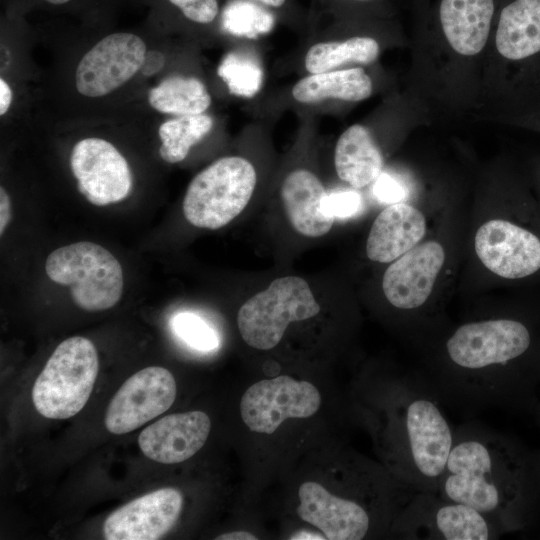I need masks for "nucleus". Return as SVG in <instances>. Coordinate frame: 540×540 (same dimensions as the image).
Returning a JSON list of instances; mask_svg holds the SVG:
<instances>
[{
	"mask_svg": "<svg viewBox=\"0 0 540 540\" xmlns=\"http://www.w3.org/2000/svg\"><path fill=\"white\" fill-rule=\"evenodd\" d=\"M372 93V81L362 68L311 74L299 80L292 89L298 102L310 104L333 98L361 101Z\"/></svg>",
	"mask_w": 540,
	"mask_h": 540,
	"instance_id": "5701e85b",
	"label": "nucleus"
},
{
	"mask_svg": "<svg viewBox=\"0 0 540 540\" xmlns=\"http://www.w3.org/2000/svg\"><path fill=\"white\" fill-rule=\"evenodd\" d=\"M361 207V196L354 190H337L327 193L323 203L324 212L334 219L354 216Z\"/></svg>",
	"mask_w": 540,
	"mask_h": 540,
	"instance_id": "c756f323",
	"label": "nucleus"
},
{
	"mask_svg": "<svg viewBox=\"0 0 540 540\" xmlns=\"http://www.w3.org/2000/svg\"><path fill=\"white\" fill-rule=\"evenodd\" d=\"M334 163L338 177L358 189L380 175L383 157L368 129L354 124L338 138Z\"/></svg>",
	"mask_w": 540,
	"mask_h": 540,
	"instance_id": "4be33fe9",
	"label": "nucleus"
},
{
	"mask_svg": "<svg viewBox=\"0 0 540 540\" xmlns=\"http://www.w3.org/2000/svg\"><path fill=\"white\" fill-rule=\"evenodd\" d=\"M51 281L68 286L74 303L85 311H103L115 306L123 293V270L103 246L77 242L57 248L45 262Z\"/></svg>",
	"mask_w": 540,
	"mask_h": 540,
	"instance_id": "39448f33",
	"label": "nucleus"
},
{
	"mask_svg": "<svg viewBox=\"0 0 540 540\" xmlns=\"http://www.w3.org/2000/svg\"><path fill=\"white\" fill-rule=\"evenodd\" d=\"M275 18L266 8L249 0H234L222 13L223 28L230 34L255 38L268 33Z\"/></svg>",
	"mask_w": 540,
	"mask_h": 540,
	"instance_id": "bb28decb",
	"label": "nucleus"
},
{
	"mask_svg": "<svg viewBox=\"0 0 540 540\" xmlns=\"http://www.w3.org/2000/svg\"><path fill=\"white\" fill-rule=\"evenodd\" d=\"M148 102L155 110L176 116L202 114L211 104V96L195 77L170 76L148 92Z\"/></svg>",
	"mask_w": 540,
	"mask_h": 540,
	"instance_id": "b1692460",
	"label": "nucleus"
},
{
	"mask_svg": "<svg viewBox=\"0 0 540 540\" xmlns=\"http://www.w3.org/2000/svg\"><path fill=\"white\" fill-rule=\"evenodd\" d=\"M11 199L4 187L0 188V234L2 235L12 218Z\"/></svg>",
	"mask_w": 540,
	"mask_h": 540,
	"instance_id": "473e14b6",
	"label": "nucleus"
},
{
	"mask_svg": "<svg viewBox=\"0 0 540 540\" xmlns=\"http://www.w3.org/2000/svg\"><path fill=\"white\" fill-rule=\"evenodd\" d=\"M254 166L245 158L223 157L198 173L188 185L183 214L193 226L219 229L249 203L256 185Z\"/></svg>",
	"mask_w": 540,
	"mask_h": 540,
	"instance_id": "423d86ee",
	"label": "nucleus"
},
{
	"mask_svg": "<svg viewBox=\"0 0 540 540\" xmlns=\"http://www.w3.org/2000/svg\"><path fill=\"white\" fill-rule=\"evenodd\" d=\"M249 1L257 3L264 8H272V9H279L283 7L287 2V0H249Z\"/></svg>",
	"mask_w": 540,
	"mask_h": 540,
	"instance_id": "c9c22d12",
	"label": "nucleus"
},
{
	"mask_svg": "<svg viewBox=\"0 0 540 540\" xmlns=\"http://www.w3.org/2000/svg\"><path fill=\"white\" fill-rule=\"evenodd\" d=\"M474 245L483 265L502 278H524L540 269V239L507 220L494 219L482 224Z\"/></svg>",
	"mask_w": 540,
	"mask_h": 540,
	"instance_id": "4468645a",
	"label": "nucleus"
},
{
	"mask_svg": "<svg viewBox=\"0 0 540 540\" xmlns=\"http://www.w3.org/2000/svg\"><path fill=\"white\" fill-rule=\"evenodd\" d=\"M426 220L417 208L400 202L386 207L374 220L366 242L367 257L393 262L424 237Z\"/></svg>",
	"mask_w": 540,
	"mask_h": 540,
	"instance_id": "a211bd4d",
	"label": "nucleus"
},
{
	"mask_svg": "<svg viewBox=\"0 0 540 540\" xmlns=\"http://www.w3.org/2000/svg\"><path fill=\"white\" fill-rule=\"evenodd\" d=\"M98 371V353L92 341L81 336L62 341L33 385L36 410L50 419L78 414L91 395Z\"/></svg>",
	"mask_w": 540,
	"mask_h": 540,
	"instance_id": "20e7f679",
	"label": "nucleus"
},
{
	"mask_svg": "<svg viewBox=\"0 0 540 540\" xmlns=\"http://www.w3.org/2000/svg\"><path fill=\"white\" fill-rule=\"evenodd\" d=\"M327 193L321 181L309 170L297 169L283 181L281 200L293 228L307 237L328 233L334 218L323 209Z\"/></svg>",
	"mask_w": 540,
	"mask_h": 540,
	"instance_id": "6ab92c4d",
	"label": "nucleus"
},
{
	"mask_svg": "<svg viewBox=\"0 0 540 540\" xmlns=\"http://www.w3.org/2000/svg\"><path fill=\"white\" fill-rule=\"evenodd\" d=\"M297 514L318 528L329 540H361L374 528L377 513L396 520L390 509L331 493L315 481L303 482L298 490Z\"/></svg>",
	"mask_w": 540,
	"mask_h": 540,
	"instance_id": "1a4fd4ad",
	"label": "nucleus"
},
{
	"mask_svg": "<svg viewBox=\"0 0 540 540\" xmlns=\"http://www.w3.org/2000/svg\"><path fill=\"white\" fill-rule=\"evenodd\" d=\"M216 540H256L258 539L252 533L247 531H233L219 535Z\"/></svg>",
	"mask_w": 540,
	"mask_h": 540,
	"instance_id": "f704fd0d",
	"label": "nucleus"
},
{
	"mask_svg": "<svg viewBox=\"0 0 540 540\" xmlns=\"http://www.w3.org/2000/svg\"><path fill=\"white\" fill-rule=\"evenodd\" d=\"M320 312L308 283L301 277L273 280L267 289L249 298L239 309L237 325L244 342L258 350H270L282 339L292 322Z\"/></svg>",
	"mask_w": 540,
	"mask_h": 540,
	"instance_id": "0eeeda50",
	"label": "nucleus"
},
{
	"mask_svg": "<svg viewBox=\"0 0 540 540\" xmlns=\"http://www.w3.org/2000/svg\"><path fill=\"white\" fill-rule=\"evenodd\" d=\"M535 412H536V415H537L538 423H539V425H540V403H539V405L537 406Z\"/></svg>",
	"mask_w": 540,
	"mask_h": 540,
	"instance_id": "4c0bfd02",
	"label": "nucleus"
},
{
	"mask_svg": "<svg viewBox=\"0 0 540 540\" xmlns=\"http://www.w3.org/2000/svg\"><path fill=\"white\" fill-rule=\"evenodd\" d=\"M384 384L378 433L387 465L413 491L436 494L454 428L428 381L403 377Z\"/></svg>",
	"mask_w": 540,
	"mask_h": 540,
	"instance_id": "7ed1b4c3",
	"label": "nucleus"
},
{
	"mask_svg": "<svg viewBox=\"0 0 540 540\" xmlns=\"http://www.w3.org/2000/svg\"><path fill=\"white\" fill-rule=\"evenodd\" d=\"M51 4H54V5H61V4H65L67 2H69L70 0H45Z\"/></svg>",
	"mask_w": 540,
	"mask_h": 540,
	"instance_id": "e433bc0d",
	"label": "nucleus"
},
{
	"mask_svg": "<svg viewBox=\"0 0 540 540\" xmlns=\"http://www.w3.org/2000/svg\"><path fill=\"white\" fill-rule=\"evenodd\" d=\"M530 325L491 318L460 325L444 344L445 360L431 381L439 399L463 409L534 411L540 403V361Z\"/></svg>",
	"mask_w": 540,
	"mask_h": 540,
	"instance_id": "f257e3e1",
	"label": "nucleus"
},
{
	"mask_svg": "<svg viewBox=\"0 0 540 540\" xmlns=\"http://www.w3.org/2000/svg\"><path fill=\"white\" fill-rule=\"evenodd\" d=\"M185 18L198 24L212 23L219 14L218 0H169Z\"/></svg>",
	"mask_w": 540,
	"mask_h": 540,
	"instance_id": "7c9ffc66",
	"label": "nucleus"
},
{
	"mask_svg": "<svg viewBox=\"0 0 540 540\" xmlns=\"http://www.w3.org/2000/svg\"><path fill=\"white\" fill-rule=\"evenodd\" d=\"M70 166L79 192L93 205L119 202L131 191L132 174L126 159L104 139L86 138L76 143Z\"/></svg>",
	"mask_w": 540,
	"mask_h": 540,
	"instance_id": "ddd939ff",
	"label": "nucleus"
},
{
	"mask_svg": "<svg viewBox=\"0 0 540 540\" xmlns=\"http://www.w3.org/2000/svg\"><path fill=\"white\" fill-rule=\"evenodd\" d=\"M494 13V0H441L439 5V21L447 41L466 56L484 48Z\"/></svg>",
	"mask_w": 540,
	"mask_h": 540,
	"instance_id": "aec40b11",
	"label": "nucleus"
},
{
	"mask_svg": "<svg viewBox=\"0 0 540 540\" xmlns=\"http://www.w3.org/2000/svg\"><path fill=\"white\" fill-rule=\"evenodd\" d=\"M218 75L232 94L242 97H252L258 93L263 81L259 61L242 52L228 53L218 67Z\"/></svg>",
	"mask_w": 540,
	"mask_h": 540,
	"instance_id": "cd10ccee",
	"label": "nucleus"
},
{
	"mask_svg": "<svg viewBox=\"0 0 540 540\" xmlns=\"http://www.w3.org/2000/svg\"><path fill=\"white\" fill-rule=\"evenodd\" d=\"M375 197L384 203L395 204L405 199L407 192L396 178L388 173H380L373 185Z\"/></svg>",
	"mask_w": 540,
	"mask_h": 540,
	"instance_id": "2f4dec72",
	"label": "nucleus"
},
{
	"mask_svg": "<svg viewBox=\"0 0 540 540\" xmlns=\"http://www.w3.org/2000/svg\"><path fill=\"white\" fill-rule=\"evenodd\" d=\"M445 261V251L437 241H426L394 260L382 279L387 301L400 310H414L429 298Z\"/></svg>",
	"mask_w": 540,
	"mask_h": 540,
	"instance_id": "dca6fc26",
	"label": "nucleus"
},
{
	"mask_svg": "<svg viewBox=\"0 0 540 540\" xmlns=\"http://www.w3.org/2000/svg\"><path fill=\"white\" fill-rule=\"evenodd\" d=\"M392 528L413 540H489L506 534L498 522L475 508L426 492L410 498Z\"/></svg>",
	"mask_w": 540,
	"mask_h": 540,
	"instance_id": "6e6552de",
	"label": "nucleus"
},
{
	"mask_svg": "<svg viewBox=\"0 0 540 540\" xmlns=\"http://www.w3.org/2000/svg\"><path fill=\"white\" fill-rule=\"evenodd\" d=\"M210 429V418L202 411L171 414L146 427L139 435L138 445L153 461L181 463L203 447Z\"/></svg>",
	"mask_w": 540,
	"mask_h": 540,
	"instance_id": "f3484780",
	"label": "nucleus"
},
{
	"mask_svg": "<svg viewBox=\"0 0 540 540\" xmlns=\"http://www.w3.org/2000/svg\"><path fill=\"white\" fill-rule=\"evenodd\" d=\"M175 335L190 348L211 352L219 347V336L203 318L193 312H179L171 319Z\"/></svg>",
	"mask_w": 540,
	"mask_h": 540,
	"instance_id": "c85d7f7f",
	"label": "nucleus"
},
{
	"mask_svg": "<svg viewBox=\"0 0 540 540\" xmlns=\"http://www.w3.org/2000/svg\"><path fill=\"white\" fill-rule=\"evenodd\" d=\"M146 59V45L132 33H114L93 46L79 62L75 82L78 92L101 97L130 80Z\"/></svg>",
	"mask_w": 540,
	"mask_h": 540,
	"instance_id": "f8f14e48",
	"label": "nucleus"
},
{
	"mask_svg": "<svg viewBox=\"0 0 540 540\" xmlns=\"http://www.w3.org/2000/svg\"><path fill=\"white\" fill-rule=\"evenodd\" d=\"M213 119L207 114L177 116L161 124L158 130L161 158L178 163L186 158L191 147L209 133Z\"/></svg>",
	"mask_w": 540,
	"mask_h": 540,
	"instance_id": "a878e982",
	"label": "nucleus"
},
{
	"mask_svg": "<svg viewBox=\"0 0 540 540\" xmlns=\"http://www.w3.org/2000/svg\"><path fill=\"white\" fill-rule=\"evenodd\" d=\"M437 495L464 503L507 533L540 522V451L476 423L454 428Z\"/></svg>",
	"mask_w": 540,
	"mask_h": 540,
	"instance_id": "f03ea898",
	"label": "nucleus"
},
{
	"mask_svg": "<svg viewBox=\"0 0 540 540\" xmlns=\"http://www.w3.org/2000/svg\"><path fill=\"white\" fill-rule=\"evenodd\" d=\"M353 1H356V2H370V1H373V0H353Z\"/></svg>",
	"mask_w": 540,
	"mask_h": 540,
	"instance_id": "58836bf2",
	"label": "nucleus"
},
{
	"mask_svg": "<svg viewBox=\"0 0 540 540\" xmlns=\"http://www.w3.org/2000/svg\"><path fill=\"white\" fill-rule=\"evenodd\" d=\"M12 102V90L7 82L0 79V115H4Z\"/></svg>",
	"mask_w": 540,
	"mask_h": 540,
	"instance_id": "72a5a7b5",
	"label": "nucleus"
},
{
	"mask_svg": "<svg viewBox=\"0 0 540 540\" xmlns=\"http://www.w3.org/2000/svg\"><path fill=\"white\" fill-rule=\"evenodd\" d=\"M379 55L378 42L371 37L355 36L343 41L320 42L305 56V68L311 74L332 71L346 63H373Z\"/></svg>",
	"mask_w": 540,
	"mask_h": 540,
	"instance_id": "393cba45",
	"label": "nucleus"
},
{
	"mask_svg": "<svg viewBox=\"0 0 540 540\" xmlns=\"http://www.w3.org/2000/svg\"><path fill=\"white\" fill-rule=\"evenodd\" d=\"M320 405V393L312 383L280 375L248 387L240 401V414L251 431L272 434L287 419L311 417Z\"/></svg>",
	"mask_w": 540,
	"mask_h": 540,
	"instance_id": "9d476101",
	"label": "nucleus"
},
{
	"mask_svg": "<svg viewBox=\"0 0 540 540\" xmlns=\"http://www.w3.org/2000/svg\"><path fill=\"white\" fill-rule=\"evenodd\" d=\"M183 495L175 488H161L138 497L112 512L104 522L107 540H155L176 524Z\"/></svg>",
	"mask_w": 540,
	"mask_h": 540,
	"instance_id": "2eb2a0df",
	"label": "nucleus"
},
{
	"mask_svg": "<svg viewBox=\"0 0 540 540\" xmlns=\"http://www.w3.org/2000/svg\"><path fill=\"white\" fill-rule=\"evenodd\" d=\"M172 373L159 366L146 367L130 376L110 401L105 426L112 434H125L167 411L176 398Z\"/></svg>",
	"mask_w": 540,
	"mask_h": 540,
	"instance_id": "9b49d317",
	"label": "nucleus"
},
{
	"mask_svg": "<svg viewBox=\"0 0 540 540\" xmlns=\"http://www.w3.org/2000/svg\"><path fill=\"white\" fill-rule=\"evenodd\" d=\"M496 47L510 60L524 59L540 51V0H514L501 10Z\"/></svg>",
	"mask_w": 540,
	"mask_h": 540,
	"instance_id": "412c9836",
	"label": "nucleus"
}]
</instances>
